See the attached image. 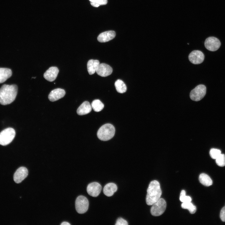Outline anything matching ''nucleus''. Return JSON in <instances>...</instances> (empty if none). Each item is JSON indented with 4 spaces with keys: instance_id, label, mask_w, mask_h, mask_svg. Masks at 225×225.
Returning <instances> with one entry per match:
<instances>
[{
    "instance_id": "obj_20",
    "label": "nucleus",
    "mask_w": 225,
    "mask_h": 225,
    "mask_svg": "<svg viewBox=\"0 0 225 225\" xmlns=\"http://www.w3.org/2000/svg\"><path fill=\"white\" fill-rule=\"evenodd\" d=\"M199 180L202 184L206 186H210L212 183V180L210 177L204 173H202L200 175Z\"/></svg>"
},
{
    "instance_id": "obj_2",
    "label": "nucleus",
    "mask_w": 225,
    "mask_h": 225,
    "mask_svg": "<svg viewBox=\"0 0 225 225\" xmlns=\"http://www.w3.org/2000/svg\"><path fill=\"white\" fill-rule=\"evenodd\" d=\"M162 192L159 182L156 180L152 181L147 190L146 202L148 205H152L160 198Z\"/></svg>"
},
{
    "instance_id": "obj_6",
    "label": "nucleus",
    "mask_w": 225,
    "mask_h": 225,
    "mask_svg": "<svg viewBox=\"0 0 225 225\" xmlns=\"http://www.w3.org/2000/svg\"><path fill=\"white\" fill-rule=\"evenodd\" d=\"M206 92V88L205 85L202 84L198 85L191 91L190 98L193 101H199L204 97Z\"/></svg>"
},
{
    "instance_id": "obj_1",
    "label": "nucleus",
    "mask_w": 225,
    "mask_h": 225,
    "mask_svg": "<svg viewBox=\"0 0 225 225\" xmlns=\"http://www.w3.org/2000/svg\"><path fill=\"white\" fill-rule=\"evenodd\" d=\"M18 92V87L15 84H4L0 88V104H9L15 99Z\"/></svg>"
},
{
    "instance_id": "obj_11",
    "label": "nucleus",
    "mask_w": 225,
    "mask_h": 225,
    "mask_svg": "<svg viewBox=\"0 0 225 225\" xmlns=\"http://www.w3.org/2000/svg\"><path fill=\"white\" fill-rule=\"evenodd\" d=\"M102 189L101 185L98 182H94L89 183L87 187V192L90 196L97 197L100 193Z\"/></svg>"
},
{
    "instance_id": "obj_26",
    "label": "nucleus",
    "mask_w": 225,
    "mask_h": 225,
    "mask_svg": "<svg viewBox=\"0 0 225 225\" xmlns=\"http://www.w3.org/2000/svg\"><path fill=\"white\" fill-rule=\"evenodd\" d=\"M209 154L212 158L216 159L221 154V151L219 149L213 148L210 150Z\"/></svg>"
},
{
    "instance_id": "obj_4",
    "label": "nucleus",
    "mask_w": 225,
    "mask_h": 225,
    "mask_svg": "<svg viewBox=\"0 0 225 225\" xmlns=\"http://www.w3.org/2000/svg\"><path fill=\"white\" fill-rule=\"evenodd\" d=\"M15 131L11 128H6L0 132V144L7 145L11 143L15 136Z\"/></svg>"
},
{
    "instance_id": "obj_30",
    "label": "nucleus",
    "mask_w": 225,
    "mask_h": 225,
    "mask_svg": "<svg viewBox=\"0 0 225 225\" xmlns=\"http://www.w3.org/2000/svg\"><path fill=\"white\" fill-rule=\"evenodd\" d=\"M91 5L93 7H98L100 6L99 4L96 3L91 2Z\"/></svg>"
},
{
    "instance_id": "obj_10",
    "label": "nucleus",
    "mask_w": 225,
    "mask_h": 225,
    "mask_svg": "<svg viewBox=\"0 0 225 225\" xmlns=\"http://www.w3.org/2000/svg\"><path fill=\"white\" fill-rule=\"evenodd\" d=\"M28 174L27 169L25 167H20L17 169L14 174V181L16 183H20L27 177Z\"/></svg>"
},
{
    "instance_id": "obj_24",
    "label": "nucleus",
    "mask_w": 225,
    "mask_h": 225,
    "mask_svg": "<svg viewBox=\"0 0 225 225\" xmlns=\"http://www.w3.org/2000/svg\"><path fill=\"white\" fill-rule=\"evenodd\" d=\"M216 162L218 165L220 167L225 166V155L221 154L216 159Z\"/></svg>"
},
{
    "instance_id": "obj_25",
    "label": "nucleus",
    "mask_w": 225,
    "mask_h": 225,
    "mask_svg": "<svg viewBox=\"0 0 225 225\" xmlns=\"http://www.w3.org/2000/svg\"><path fill=\"white\" fill-rule=\"evenodd\" d=\"M179 198L180 201L182 202H191L192 200L190 197L186 195V192L184 190L181 191Z\"/></svg>"
},
{
    "instance_id": "obj_14",
    "label": "nucleus",
    "mask_w": 225,
    "mask_h": 225,
    "mask_svg": "<svg viewBox=\"0 0 225 225\" xmlns=\"http://www.w3.org/2000/svg\"><path fill=\"white\" fill-rule=\"evenodd\" d=\"M65 94V92L64 89L58 88L52 91L49 94L48 98L50 101L54 102L63 98Z\"/></svg>"
},
{
    "instance_id": "obj_7",
    "label": "nucleus",
    "mask_w": 225,
    "mask_h": 225,
    "mask_svg": "<svg viewBox=\"0 0 225 225\" xmlns=\"http://www.w3.org/2000/svg\"><path fill=\"white\" fill-rule=\"evenodd\" d=\"M88 206L89 202L86 197L80 195L77 198L75 201V208L78 213L83 214L86 212Z\"/></svg>"
},
{
    "instance_id": "obj_5",
    "label": "nucleus",
    "mask_w": 225,
    "mask_h": 225,
    "mask_svg": "<svg viewBox=\"0 0 225 225\" xmlns=\"http://www.w3.org/2000/svg\"><path fill=\"white\" fill-rule=\"evenodd\" d=\"M152 205L151 209V214L154 216H158L162 214L165 212L167 204L164 199L160 198Z\"/></svg>"
},
{
    "instance_id": "obj_22",
    "label": "nucleus",
    "mask_w": 225,
    "mask_h": 225,
    "mask_svg": "<svg viewBox=\"0 0 225 225\" xmlns=\"http://www.w3.org/2000/svg\"><path fill=\"white\" fill-rule=\"evenodd\" d=\"M91 105L93 110L96 112L100 111L103 109L104 107L103 103L98 99L93 100Z\"/></svg>"
},
{
    "instance_id": "obj_15",
    "label": "nucleus",
    "mask_w": 225,
    "mask_h": 225,
    "mask_svg": "<svg viewBox=\"0 0 225 225\" xmlns=\"http://www.w3.org/2000/svg\"><path fill=\"white\" fill-rule=\"evenodd\" d=\"M115 36L116 33L114 31H107L100 33L98 36L97 39L100 42H106L113 39Z\"/></svg>"
},
{
    "instance_id": "obj_16",
    "label": "nucleus",
    "mask_w": 225,
    "mask_h": 225,
    "mask_svg": "<svg viewBox=\"0 0 225 225\" xmlns=\"http://www.w3.org/2000/svg\"><path fill=\"white\" fill-rule=\"evenodd\" d=\"M92 106L90 103L86 101L83 102L77 110V114L80 115H84L89 113L92 110Z\"/></svg>"
},
{
    "instance_id": "obj_31",
    "label": "nucleus",
    "mask_w": 225,
    "mask_h": 225,
    "mask_svg": "<svg viewBox=\"0 0 225 225\" xmlns=\"http://www.w3.org/2000/svg\"><path fill=\"white\" fill-rule=\"evenodd\" d=\"M61 225H70V224L68 222H62L61 224Z\"/></svg>"
},
{
    "instance_id": "obj_23",
    "label": "nucleus",
    "mask_w": 225,
    "mask_h": 225,
    "mask_svg": "<svg viewBox=\"0 0 225 225\" xmlns=\"http://www.w3.org/2000/svg\"><path fill=\"white\" fill-rule=\"evenodd\" d=\"M181 207L182 208L188 209L191 214L194 213L196 211V207L191 202H182Z\"/></svg>"
},
{
    "instance_id": "obj_27",
    "label": "nucleus",
    "mask_w": 225,
    "mask_h": 225,
    "mask_svg": "<svg viewBox=\"0 0 225 225\" xmlns=\"http://www.w3.org/2000/svg\"><path fill=\"white\" fill-rule=\"evenodd\" d=\"M128 224L127 222L121 218H118L115 224L116 225H128Z\"/></svg>"
},
{
    "instance_id": "obj_17",
    "label": "nucleus",
    "mask_w": 225,
    "mask_h": 225,
    "mask_svg": "<svg viewBox=\"0 0 225 225\" xmlns=\"http://www.w3.org/2000/svg\"><path fill=\"white\" fill-rule=\"evenodd\" d=\"M117 190V185L113 183H109L106 184L103 189V192L105 195L110 197L112 196Z\"/></svg>"
},
{
    "instance_id": "obj_13",
    "label": "nucleus",
    "mask_w": 225,
    "mask_h": 225,
    "mask_svg": "<svg viewBox=\"0 0 225 225\" xmlns=\"http://www.w3.org/2000/svg\"><path fill=\"white\" fill-rule=\"evenodd\" d=\"M59 72L58 68L56 67H52L48 69L44 73V78L48 81L52 82L56 78Z\"/></svg>"
},
{
    "instance_id": "obj_8",
    "label": "nucleus",
    "mask_w": 225,
    "mask_h": 225,
    "mask_svg": "<svg viewBox=\"0 0 225 225\" xmlns=\"http://www.w3.org/2000/svg\"><path fill=\"white\" fill-rule=\"evenodd\" d=\"M204 45L206 48L208 50L215 51L220 48L221 43L219 40L216 38L210 37L206 39Z\"/></svg>"
},
{
    "instance_id": "obj_3",
    "label": "nucleus",
    "mask_w": 225,
    "mask_h": 225,
    "mask_svg": "<svg viewBox=\"0 0 225 225\" xmlns=\"http://www.w3.org/2000/svg\"><path fill=\"white\" fill-rule=\"evenodd\" d=\"M115 128L114 126L110 123H107L102 126L97 132V136L101 140H108L114 136Z\"/></svg>"
},
{
    "instance_id": "obj_29",
    "label": "nucleus",
    "mask_w": 225,
    "mask_h": 225,
    "mask_svg": "<svg viewBox=\"0 0 225 225\" xmlns=\"http://www.w3.org/2000/svg\"><path fill=\"white\" fill-rule=\"evenodd\" d=\"M220 216L222 221L224 222H225V206L221 209Z\"/></svg>"
},
{
    "instance_id": "obj_28",
    "label": "nucleus",
    "mask_w": 225,
    "mask_h": 225,
    "mask_svg": "<svg viewBox=\"0 0 225 225\" xmlns=\"http://www.w3.org/2000/svg\"><path fill=\"white\" fill-rule=\"evenodd\" d=\"M91 2L98 4L100 5H106L107 3V0H89Z\"/></svg>"
},
{
    "instance_id": "obj_12",
    "label": "nucleus",
    "mask_w": 225,
    "mask_h": 225,
    "mask_svg": "<svg viewBox=\"0 0 225 225\" xmlns=\"http://www.w3.org/2000/svg\"><path fill=\"white\" fill-rule=\"evenodd\" d=\"M112 72V67L104 63L99 64L96 71L97 74L103 77L108 76L111 74Z\"/></svg>"
},
{
    "instance_id": "obj_21",
    "label": "nucleus",
    "mask_w": 225,
    "mask_h": 225,
    "mask_svg": "<svg viewBox=\"0 0 225 225\" xmlns=\"http://www.w3.org/2000/svg\"><path fill=\"white\" fill-rule=\"evenodd\" d=\"M115 86L117 91L120 93L125 92L127 89L126 85L121 80H117L115 83Z\"/></svg>"
},
{
    "instance_id": "obj_18",
    "label": "nucleus",
    "mask_w": 225,
    "mask_h": 225,
    "mask_svg": "<svg viewBox=\"0 0 225 225\" xmlns=\"http://www.w3.org/2000/svg\"><path fill=\"white\" fill-rule=\"evenodd\" d=\"M100 64L99 62L97 60L91 59L87 63V69L90 75L93 74L95 72Z\"/></svg>"
},
{
    "instance_id": "obj_9",
    "label": "nucleus",
    "mask_w": 225,
    "mask_h": 225,
    "mask_svg": "<svg viewBox=\"0 0 225 225\" xmlns=\"http://www.w3.org/2000/svg\"><path fill=\"white\" fill-rule=\"evenodd\" d=\"M188 59L192 63L198 64L203 62L204 59V55L202 52L200 51L194 50L189 54Z\"/></svg>"
},
{
    "instance_id": "obj_19",
    "label": "nucleus",
    "mask_w": 225,
    "mask_h": 225,
    "mask_svg": "<svg viewBox=\"0 0 225 225\" xmlns=\"http://www.w3.org/2000/svg\"><path fill=\"white\" fill-rule=\"evenodd\" d=\"M12 75V71L9 68H0V83L5 82Z\"/></svg>"
}]
</instances>
